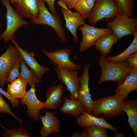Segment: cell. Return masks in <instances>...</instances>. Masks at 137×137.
<instances>
[{
    "instance_id": "1",
    "label": "cell",
    "mask_w": 137,
    "mask_h": 137,
    "mask_svg": "<svg viewBox=\"0 0 137 137\" xmlns=\"http://www.w3.org/2000/svg\"><path fill=\"white\" fill-rule=\"evenodd\" d=\"M93 101L92 108L90 114L93 116L98 117L101 114L105 118L111 119L124 115L123 109L125 99L121 96L114 94Z\"/></svg>"
},
{
    "instance_id": "2",
    "label": "cell",
    "mask_w": 137,
    "mask_h": 137,
    "mask_svg": "<svg viewBox=\"0 0 137 137\" xmlns=\"http://www.w3.org/2000/svg\"><path fill=\"white\" fill-rule=\"evenodd\" d=\"M101 70V73L97 85H99L107 81H113L121 84L130 72L125 61L113 63L107 61L104 56L100 55L97 63Z\"/></svg>"
},
{
    "instance_id": "3",
    "label": "cell",
    "mask_w": 137,
    "mask_h": 137,
    "mask_svg": "<svg viewBox=\"0 0 137 137\" xmlns=\"http://www.w3.org/2000/svg\"><path fill=\"white\" fill-rule=\"evenodd\" d=\"M45 3L43 0H39V14L36 17L31 19V22L33 24H43L50 26L53 29L60 40L63 42H66V37L62 21L48 10Z\"/></svg>"
},
{
    "instance_id": "4",
    "label": "cell",
    "mask_w": 137,
    "mask_h": 137,
    "mask_svg": "<svg viewBox=\"0 0 137 137\" xmlns=\"http://www.w3.org/2000/svg\"><path fill=\"white\" fill-rule=\"evenodd\" d=\"M119 12L114 0H96L94 7L88 18V22L94 26L100 20L107 21L114 19Z\"/></svg>"
},
{
    "instance_id": "5",
    "label": "cell",
    "mask_w": 137,
    "mask_h": 137,
    "mask_svg": "<svg viewBox=\"0 0 137 137\" xmlns=\"http://www.w3.org/2000/svg\"><path fill=\"white\" fill-rule=\"evenodd\" d=\"M2 3L6 8L5 16L7 25L4 32L0 35L5 44L13 37L15 31L20 27L29 24L23 19V15L17 10L14 9L8 0H2Z\"/></svg>"
},
{
    "instance_id": "6",
    "label": "cell",
    "mask_w": 137,
    "mask_h": 137,
    "mask_svg": "<svg viewBox=\"0 0 137 137\" xmlns=\"http://www.w3.org/2000/svg\"><path fill=\"white\" fill-rule=\"evenodd\" d=\"M107 25L119 41L124 37L134 35L137 30V19L119 12L113 20L107 23Z\"/></svg>"
},
{
    "instance_id": "7",
    "label": "cell",
    "mask_w": 137,
    "mask_h": 137,
    "mask_svg": "<svg viewBox=\"0 0 137 137\" xmlns=\"http://www.w3.org/2000/svg\"><path fill=\"white\" fill-rule=\"evenodd\" d=\"M55 66L58 79L66 85L71 95L70 98L77 100L80 82L77 72L69 68L60 67L56 65Z\"/></svg>"
},
{
    "instance_id": "8",
    "label": "cell",
    "mask_w": 137,
    "mask_h": 137,
    "mask_svg": "<svg viewBox=\"0 0 137 137\" xmlns=\"http://www.w3.org/2000/svg\"><path fill=\"white\" fill-rule=\"evenodd\" d=\"M21 57L17 49L10 44L0 56V87H3L10 68L17 63H20Z\"/></svg>"
},
{
    "instance_id": "9",
    "label": "cell",
    "mask_w": 137,
    "mask_h": 137,
    "mask_svg": "<svg viewBox=\"0 0 137 137\" xmlns=\"http://www.w3.org/2000/svg\"><path fill=\"white\" fill-rule=\"evenodd\" d=\"M82 33V38L79 44V50L84 52L90 47L94 46L95 41L100 37L107 33L112 32L108 28H101L91 26L84 23L79 27Z\"/></svg>"
},
{
    "instance_id": "10",
    "label": "cell",
    "mask_w": 137,
    "mask_h": 137,
    "mask_svg": "<svg viewBox=\"0 0 137 137\" xmlns=\"http://www.w3.org/2000/svg\"><path fill=\"white\" fill-rule=\"evenodd\" d=\"M42 51L55 65L59 67L67 68L76 70L81 66V65L76 64L70 59L72 51V49L64 48L62 49L55 50L49 52L43 49Z\"/></svg>"
},
{
    "instance_id": "11",
    "label": "cell",
    "mask_w": 137,
    "mask_h": 137,
    "mask_svg": "<svg viewBox=\"0 0 137 137\" xmlns=\"http://www.w3.org/2000/svg\"><path fill=\"white\" fill-rule=\"evenodd\" d=\"M37 89L35 84L32 85L30 90L26 91L23 98L21 100L23 105L27 107V112L31 118L35 122L37 121L41 115L40 112L44 109V102L40 101L36 94Z\"/></svg>"
},
{
    "instance_id": "12",
    "label": "cell",
    "mask_w": 137,
    "mask_h": 137,
    "mask_svg": "<svg viewBox=\"0 0 137 137\" xmlns=\"http://www.w3.org/2000/svg\"><path fill=\"white\" fill-rule=\"evenodd\" d=\"M90 67L89 64H87L83 68L81 75L79 77L80 88L78 91L77 99V100L84 107L86 112L89 114L92 109L93 103L89 86Z\"/></svg>"
},
{
    "instance_id": "13",
    "label": "cell",
    "mask_w": 137,
    "mask_h": 137,
    "mask_svg": "<svg viewBox=\"0 0 137 137\" xmlns=\"http://www.w3.org/2000/svg\"><path fill=\"white\" fill-rule=\"evenodd\" d=\"M10 41L14 44L21 56L28 66L34 73L38 80L41 82L44 74L49 71L48 68L41 66L37 62L35 57L34 52L25 51L21 48L16 42L13 37Z\"/></svg>"
},
{
    "instance_id": "14",
    "label": "cell",
    "mask_w": 137,
    "mask_h": 137,
    "mask_svg": "<svg viewBox=\"0 0 137 137\" xmlns=\"http://www.w3.org/2000/svg\"><path fill=\"white\" fill-rule=\"evenodd\" d=\"M45 115H41L39 117L42 124L39 135L41 137H47L52 133H60V121L53 113L48 112L45 110Z\"/></svg>"
},
{
    "instance_id": "15",
    "label": "cell",
    "mask_w": 137,
    "mask_h": 137,
    "mask_svg": "<svg viewBox=\"0 0 137 137\" xmlns=\"http://www.w3.org/2000/svg\"><path fill=\"white\" fill-rule=\"evenodd\" d=\"M61 11L65 22V27L71 33L75 42L77 43L78 40L77 28L85 23L86 19L77 12H73L71 10H66L63 8L61 9Z\"/></svg>"
},
{
    "instance_id": "16",
    "label": "cell",
    "mask_w": 137,
    "mask_h": 137,
    "mask_svg": "<svg viewBox=\"0 0 137 137\" xmlns=\"http://www.w3.org/2000/svg\"><path fill=\"white\" fill-rule=\"evenodd\" d=\"M77 122L79 126L84 128L90 125H96L118 132L117 129L108 123L102 117L98 118L86 111L84 112L77 118Z\"/></svg>"
},
{
    "instance_id": "17",
    "label": "cell",
    "mask_w": 137,
    "mask_h": 137,
    "mask_svg": "<svg viewBox=\"0 0 137 137\" xmlns=\"http://www.w3.org/2000/svg\"><path fill=\"white\" fill-rule=\"evenodd\" d=\"M63 92L61 84L50 87L46 93V100L44 102V109H55L58 108L61 102Z\"/></svg>"
},
{
    "instance_id": "18",
    "label": "cell",
    "mask_w": 137,
    "mask_h": 137,
    "mask_svg": "<svg viewBox=\"0 0 137 137\" xmlns=\"http://www.w3.org/2000/svg\"><path fill=\"white\" fill-rule=\"evenodd\" d=\"M15 4L16 10L27 18L32 19L39 14V0H19Z\"/></svg>"
},
{
    "instance_id": "19",
    "label": "cell",
    "mask_w": 137,
    "mask_h": 137,
    "mask_svg": "<svg viewBox=\"0 0 137 137\" xmlns=\"http://www.w3.org/2000/svg\"><path fill=\"white\" fill-rule=\"evenodd\" d=\"M137 89V74L130 73L121 84L116 88L114 94L121 96L125 99L130 92Z\"/></svg>"
},
{
    "instance_id": "20",
    "label": "cell",
    "mask_w": 137,
    "mask_h": 137,
    "mask_svg": "<svg viewBox=\"0 0 137 137\" xmlns=\"http://www.w3.org/2000/svg\"><path fill=\"white\" fill-rule=\"evenodd\" d=\"M118 40L116 36L112 32L100 37L95 42L94 46L96 50L105 56L109 53L112 46Z\"/></svg>"
},
{
    "instance_id": "21",
    "label": "cell",
    "mask_w": 137,
    "mask_h": 137,
    "mask_svg": "<svg viewBox=\"0 0 137 137\" xmlns=\"http://www.w3.org/2000/svg\"><path fill=\"white\" fill-rule=\"evenodd\" d=\"M7 85L6 92L12 98L22 99L26 91L27 81L20 76Z\"/></svg>"
},
{
    "instance_id": "22",
    "label": "cell",
    "mask_w": 137,
    "mask_h": 137,
    "mask_svg": "<svg viewBox=\"0 0 137 137\" xmlns=\"http://www.w3.org/2000/svg\"><path fill=\"white\" fill-rule=\"evenodd\" d=\"M62 113L77 117L84 112L86 111L82 104L78 100L65 97L63 106L59 109Z\"/></svg>"
},
{
    "instance_id": "23",
    "label": "cell",
    "mask_w": 137,
    "mask_h": 137,
    "mask_svg": "<svg viewBox=\"0 0 137 137\" xmlns=\"http://www.w3.org/2000/svg\"><path fill=\"white\" fill-rule=\"evenodd\" d=\"M123 110L127 115L128 122L133 130L135 137L137 136V100L133 99L125 100Z\"/></svg>"
},
{
    "instance_id": "24",
    "label": "cell",
    "mask_w": 137,
    "mask_h": 137,
    "mask_svg": "<svg viewBox=\"0 0 137 137\" xmlns=\"http://www.w3.org/2000/svg\"><path fill=\"white\" fill-rule=\"evenodd\" d=\"M133 40L129 46L123 52L115 56H109L105 57L108 61L113 63L121 62L131 54L137 52V30L134 32Z\"/></svg>"
},
{
    "instance_id": "25",
    "label": "cell",
    "mask_w": 137,
    "mask_h": 137,
    "mask_svg": "<svg viewBox=\"0 0 137 137\" xmlns=\"http://www.w3.org/2000/svg\"><path fill=\"white\" fill-rule=\"evenodd\" d=\"M82 132H77L71 137H107V129L96 125L87 127Z\"/></svg>"
},
{
    "instance_id": "26",
    "label": "cell",
    "mask_w": 137,
    "mask_h": 137,
    "mask_svg": "<svg viewBox=\"0 0 137 137\" xmlns=\"http://www.w3.org/2000/svg\"><path fill=\"white\" fill-rule=\"evenodd\" d=\"M96 0H81L75 6V11L85 19L88 18L93 8Z\"/></svg>"
},
{
    "instance_id": "27",
    "label": "cell",
    "mask_w": 137,
    "mask_h": 137,
    "mask_svg": "<svg viewBox=\"0 0 137 137\" xmlns=\"http://www.w3.org/2000/svg\"><path fill=\"white\" fill-rule=\"evenodd\" d=\"M21 64L20 65L21 72L20 76L26 80L29 86L31 87L35 84H38L40 82L33 72L29 69L21 58Z\"/></svg>"
},
{
    "instance_id": "28",
    "label": "cell",
    "mask_w": 137,
    "mask_h": 137,
    "mask_svg": "<svg viewBox=\"0 0 137 137\" xmlns=\"http://www.w3.org/2000/svg\"><path fill=\"white\" fill-rule=\"evenodd\" d=\"M119 11L125 14L130 18H133L134 10V0H114Z\"/></svg>"
},
{
    "instance_id": "29",
    "label": "cell",
    "mask_w": 137,
    "mask_h": 137,
    "mask_svg": "<svg viewBox=\"0 0 137 137\" xmlns=\"http://www.w3.org/2000/svg\"><path fill=\"white\" fill-rule=\"evenodd\" d=\"M19 128L6 129L3 134L4 137H30L31 136L26 128H23L20 125Z\"/></svg>"
},
{
    "instance_id": "30",
    "label": "cell",
    "mask_w": 137,
    "mask_h": 137,
    "mask_svg": "<svg viewBox=\"0 0 137 137\" xmlns=\"http://www.w3.org/2000/svg\"><path fill=\"white\" fill-rule=\"evenodd\" d=\"M0 113H7L15 118L20 125L23 123V121L11 111L9 104L3 99L0 94Z\"/></svg>"
},
{
    "instance_id": "31",
    "label": "cell",
    "mask_w": 137,
    "mask_h": 137,
    "mask_svg": "<svg viewBox=\"0 0 137 137\" xmlns=\"http://www.w3.org/2000/svg\"><path fill=\"white\" fill-rule=\"evenodd\" d=\"M20 63H17L13 66L9 71L7 75L6 81L10 82L20 76L19 69L20 67Z\"/></svg>"
},
{
    "instance_id": "32",
    "label": "cell",
    "mask_w": 137,
    "mask_h": 137,
    "mask_svg": "<svg viewBox=\"0 0 137 137\" xmlns=\"http://www.w3.org/2000/svg\"><path fill=\"white\" fill-rule=\"evenodd\" d=\"M125 61L128 64L130 73L137 74V52L131 55Z\"/></svg>"
},
{
    "instance_id": "33",
    "label": "cell",
    "mask_w": 137,
    "mask_h": 137,
    "mask_svg": "<svg viewBox=\"0 0 137 137\" xmlns=\"http://www.w3.org/2000/svg\"><path fill=\"white\" fill-rule=\"evenodd\" d=\"M0 93L5 96L10 102L12 106L14 108H17L20 104L21 100L18 98L13 99L7 93L0 87Z\"/></svg>"
},
{
    "instance_id": "34",
    "label": "cell",
    "mask_w": 137,
    "mask_h": 137,
    "mask_svg": "<svg viewBox=\"0 0 137 137\" xmlns=\"http://www.w3.org/2000/svg\"><path fill=\"white\" fill-rule=\"evenodd\" d=\"M47 4L50 12L56 18L61 19L56 13L54 4L56 0H43Z\"/></svg>"
},
{
    "instance_id": "35",
    "label": "cell",
    "mask_w": 137,
    "mask_h": 137,
    "mask_svg": "<svg viewBox=\"0 0 137 137\" xmlns=\"http://www.w3.org/2000/svg\"><path fill=\"white\" fill-rule=\"evenodd\" d=\"M67 5L68 9L74 8L76 5L81 0H61Z\"/></svg>"
},
{
    "instance_id": "36",
    "label": "cell",
    "mask_w": 137,
    "mask_h": 137,
    "mask_svg": "<svg viewBox=\"0 0 137 137\" xmlns=\"http://www.w3.org/2000/svg\"><path fill=\"white\" fill-rule=\"evenodd\" d=\"M57 4L58 5L62 7L63 9L66 10L68 9L66 3L61 0H58L57 1Z\"/></svg>"
},
{
    "instance_id": "37",
    "label": "cell",
    "mask_w": 137,
    "mask_h": 137,
    "mask_svg": "<svg viewBox=\"0 0 137 137\" xmlns=\"http://www.w3.org/2000/svg\"><path fill=\"white\" fill-rule=\"evenodd\" d=\"M114 136L115 137H125V136L123 133L122 132H114Z\"/></svg>"
},
{
    "instance_id": "38",
    "label": "cell",
    "mask_w": 137,
    "mask_h": 137,
    "mask_svg": "<svg viewBox=\"0 0 137 137\" xmlns=\"http://www.w3.org/2000/svg\"><path fill=\"white\" fill-rule=\"evenodd\" d=\"M19 0H10V3L13 4H15Z\"/></svg>"
},
{
    "instance_id": "39",
    "label": "cell",
    "mask_w": 137,
    "mask_h": 137,
    "mask_svg": "<svg viewBox=\"0 0 137 137\" xmlns=\"http://www.w3.org/2000/svg\"><path fill=\"white\" fill-rule=\"evenodd\" d=\"M1 116V113H0V117ZM0 125L2 126L5 129V128L2 125V124H1V123H0Z\"/></svg>"
},
{
    "instance_id": "40",
    "label": "cell",
    "mask_w": 137,
    "mask_h": 137,
    "mask_svg": "<svg viewBox=\"0 0 137 137\" xmlns=\"http://www.w3.org/2000/svg\"><path fill=\"white\" fill-rule=\"evenodd\" d=\"M1 25H2L1 24H0V27L1 26ZM2 38L1 37L0 35V40H2Z\"/></svg>"
}]
</instances>
